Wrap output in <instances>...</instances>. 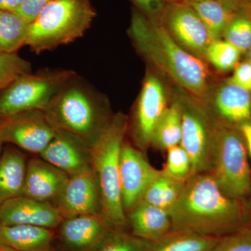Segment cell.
<instances>
[{"instance_id": "6da1fadb", "label": "cell", "mask_w": 251, "mask_h": 251, "mask_svg": "<svg viewBox=\"0 0 251 251\" xmlns=\"http://www.w3.org/2000/svg\"><path fill=\"white\" fill-rule=\"evenodd\" d=\"M172 231L221 237L251 222L245 201L229 197L210 173L191 175L169 212Z\"/></svg>"}, {"instance_id": "7a4b0ae2", "label": "cell", "mask_w": 251, "mask_h": 251, "mask_svg": "<svg viewBox=\"0 0 251 251\" xmlns=\"http://www.w3.org/2000/svg\"><path fill=\"white\" fill-rule=\"evenodd\" d=\"M128 34L145 59L196 98L206 97L209 79L206 64L180 46L163 25L134 11Z\"/></svg>"}, {"instance_id": "3957f363", "label": "cell", "mask_w": 251, "mask_h": 251, "mask_svg": "<svg viewBox=\"0 0 251 251\" xmlns=\"http://www.w3.org/2000/svg\"><path fill=\"white\" fill-rule=\"evenodd\" d=\"M44 112L56 130L90 149L113 117L106 98L77 74L64 84Z\"/></svg>"}, {"instance_id": "277c9868", "label": "cell", "mask_w": 251, "mask_h": 251, "mask_svg": "<svg viewBox=\"0 0 251 251\" xmlns=\"http://www.w3.org/2000/svg\"><path fill=\"white\" fill-rule=\"evenodd\" d=\"M128 119L122 113L112 117L107 128L90 148L91 166L98 182L103 215L116 228L127 224L120 189L122 149L128 131Z\"/></svg>"}, {"instance_id": "5b68a950", "label": "cell", "mask_w": 251, "mask_h": 251, "mask_svg": "<svg viewBox=\"0 0 251 251\" xmlns=\"http://www.w3.org/2000/svg\"><path fill=\"white\" fill-rule=\"evenodd\" d=\"M96 16L89 0H54L29 24L26 46L39 54L83 36Z\"/></svg>"}, {"instance_id": "8992f818", "label": "cell", "mask_w": 251, "mask_h": 251, "mask_svg": "<svg viewBox=\"0 0 251 251\" xmlns=\"http://www.w3.org/2000/svg\"><path fill=\"white\" fill-rule=\"evenodd\" d=\"M229 197L245 201L251 189V169L245 140L239 127L216 122L213 126L210 170Z\"/></svg>"}, {"instance_id": "52a82bcc", "label": "cell", "mask_w": 251, "mask_h": 251, "mask_svg": "<svg viewBox=\"0 0 251 251\" xmlns=\"http://www.w3.org/2000/svg\"><path fill=\"white\" fill-rule=\"evenodd\" d=\"M75 74L69 69H56L30 73L20 77L0 92V118L30 110L44 111Z\"/></svg>"}, {"instance_id": "ba28073f", "label": "cell", "mask_w": 251, "mask_h": 251, "mask_svg": "<svg viewBox=\"0 0 251 251\" xmlns=\"http://www.w3.org/2000/svg\"><path fill=\"white\" fill-rule=\"evenodd\" d=\"M56 133L57 130L42 110L20 112L0 118V139L29 152L40 154Z\"/></svg>"}, {"instance_id": "9c48e42d", "label": "cell", "mask_w": 251, "mask_h": 251, "mask_svg": "<svg viewBox=\"0 0 251 251\" xmlns=\"http://www.w3.org/2000/svg\"><path fill=\"white\" fill-rule=\"evenodd\" d=\"M182 105V126L180 145L191 163V175L210 170L212 156L213 126L202 109L188 102Z\"/></svg>"}, {"instance_id": "30bf717a", "label": "cell", "mask_w": 251, "mask_h": 251, "mask_svg": "<svg viewBox=\"0 0 251 251\" xmlns=\"http://www.w3.org/2000/svg\"><path fill=\"white\" fill-rule=\"evenodd\" d=\"M164 86L156 75L148 73L137 100L130 122V133L138 149L145 150L151 145L153 131L166 111Z\"/></svg>"}, {"instance_id": "8fae6325", "label": "cell", "mask_w": 251, "mask_h": 251, "mask_svg": "<svg viewBox=\"0 0 251 251\" xmlns=\"http://www.w3.org/2000/svg\"><path fill=\"white\" fill-rule=\"evenodd\" d=\"M163 25L180 46L199 57L204 56L211 40L209 32L191 5L173 1L165 6Z\"/></svg>"}, {"instance_id": "7c38bea8", "label": "cell", "mask_w": 251, "mask_h": 251, "mask_svg": "<svg viewBox=\"0 0 251 251\" xmlns=\"http://www.w3.org/2000/svg\"><path fill=\"white\" fill-rule=\"evenodd\" d=\"M160 172L149 163L139 149L124 143L120 156V179L126 215L141 201Z\"/></svg>"}, {"instance_id": "4fadbf2b", "label": "cell", "mask_w": 251, "mask_h": 251, "mask_svg": "<svg viewBox=\"0 0 251 251\" xmlns=\"http://www.w3.org/2000/svg\"><path fill=\"white\" fill-rule=\"evenodd\" d=\"M55 202L64 219L101 212L98 182L92 166L69 176Z\"/></svg>"}, {"instance_id": "5bb4252c", "label": "cell", "mask_w": 251, "mask_h": 251, "mask_svg": "<svg viewBox=\"0 0 251 251\" xmlns=\"http://www.w3.org/2000/svg\"><path fill=\"white\" fill-rule=\"evenodd\" d=\"M64 221L52 203L20 196L0 204V226L27 225L53 229Z\"/></svg>"}, {"instance_id": "9a60e30c", "label": "cell", "mask_w": 251, "mask_h": 251, "mask_svg": "<svg viewBox=\"0 0 251 251\" xmlns=\"http://www.w3.org/2000/svg\"><path fill=\"white\" fill-rule=\"evenodd\" d=\"M115 229L101 212L84 214L64 219L60 237L71 251H92Z\"/></svg>"}, {"instance_id": "2e32d148", "label": "cell", "mask_w": 251, "mask_h": 251, "mask_svg": "<svg viewBox=\"0 0 251 251\" xmlns=\"http://www.w3.org/2000/svg\"><path fill=\"white\" fill-rule=\"evenodd\" d=\"M69 175L42 158H31L27 164L22 196L52 203L62 193Z\"/></svg>"}, {"instance_id": "e0dca14e", "label": "cell", "mask_w": 251, "mask_h": 251, "mask_svg": "<svg viewBox=\"0 0 251 251\" xmlns=\"http://www.w3.org/2000/svg\"><path fill=\"white\" fill-rule=\"evenodd\" d=\"M39 155L69 176L91 166L90 149L60 130Z\"/></svg>"}, {"instance_id": "ac0fdd59", "label": "cell", "mask_w": 251, "mask_h": 251, "mask_svg": "<svg viewBox=\"0 0 251 251\" xmlns=\"http://www.w3.org/2000/svg\"><path fill=\"white\" fill-rule=\"evenodd\" d=\"M126 219L132 234L148 242H156L172 231L169 212L143 201L127 213Z\"/></svg>"}, {"instance_id": "d6986e66", "label": "cell", "mask_w": 251, "mask_h": 251, "mask_svg": "<svg viewBox=\"0 0 251 251\" xmlns=\"http://www.w3.org/2000/svg\"><path fill=\"white\" fill-rule=\"evenodd\" d=\"M214 104L223 123L237 127L251 123V94L248 91L227 82L218 90Z\"/></svg>"}, {"instance_id": "ffe728a7", "label": "cell", "mask_w": 251, "mask_h": 251, "mask_svg": "<svg viewBox=\"0 0 251 251\" xmlns=\"http://www.w3.org/2000/svg\"><path fill=\"white\" fill-rule=\"evenodd\" d=\"M52 229L27 225L0 226V242L16 251H51Z\"/></svg>"}, {"instance_id": "44dd1931", "label": "cell", "mask_w": 251, "mask_h": 251, "mask_svg": "<svg viewBox=\"0 0 251 251\" xmlns=\"http://www.w3.org/2000/svg\"><path fill=\"white\" fill-rule=\"evenodd\" d=\"M27 164L23 153L7 148L0 157V204L22 196Z\"/></svg>"}, {"instance_id": "7402d4cb", "label": "cell", "mask_w": 251, "mask_h": 251, "mask_svg": "<svg viewBox=\"0 0 251 251\" xmlns=\"http://www.w3.org/2000/svg\"><path fill=\"white\" fill-rule=\"evenodd\" d=\"M188 4L202 20L211 41L221 39L225 29L236 16L234 7L217 0H198Z\"/></svg>"}, {"instance_id": "603a6c76", "label": "cell", "mask_w": 251, "mask_h": 251, "mask_svg": "<svg viewBox=\"0 0 251 251\" xmlns=\"http://www.w3.org/2000/svg\"><path fill=\"white\" fill-rule=\"evenodd\" d=\"M184 182L162 171L149 186L140 201L170 212L179 199Z\"/></svg>"}, {"instance_id": "cb8c5ba5", "label": "cell", "mask_w": 251, "mask_h": 251, "mask_svg": "<svg viewBox=\"0 0 251 251\" xmlns=\"http://www.w3.org/2000/svg\"><path fill=\"white\" fill-rule=\"evenodd\" d=\"M219 238L171 231L159 240L151 243L150 251H211Z\"/></svg>"}, {"instance_id": "d4e9b609", "label": "cell", "mask_w": 251, "mask_h": 251, "mask_svg": "<svg viewBox=\"0 0 251 251\" xmlns=\"http://www.w3.org/2000/svg\"><path fill=\"white\" fill-rule=\"evenodd\" d=\"M181 126L182 105L181 101L175 102L167 108L157 123L151 145L163 150L180 145Z\"/></svg>"}, {"instance_id": "484cf974", "label": "cell", "mask_w": 251, "mask_h": 251, "mask_svg": "<svg viewBox=\"0 0 251 251\" xmlns=\"http://www.w3.org/2000/svg\"><path fill=\"white\" fill-rule=\"evenodd\" d=\"M29 24L13 11L0 9V52L15 53L26 46Z\"/></svg>"}, {"instance_id": "4316f807", "label": "cell", "mask_w": 251, "mask_h": 251, "mask_svg": "<svg viewBox=\"0 0 251 251\" xmlns=\"http://www.w3.org/2000/svg\"><path fill=\"white\" fill-rule=\"evenodd\" d=\"M241 52L232 44L225 40L211 41L206 48L204 56L216 69L227 72L239 64Z\"/></svg>"}, {"instance_id": "83f0119b", "label": "cell", "mask_w": 251, "mask_h": 251, "mask_svg": "<svg viewBox=\"0 0 251 251\" xmlns=\"http://www.w3.org/2000/svg\"><path fill=\"white\" fill-rule=\"evenodd\" d=\"M31 73L30 62L17 52H0V92L23 75Z\"/></svg>"}, {"instance_id": "f1b7e54d", "label": "cell", "mask_w": 251, "mask_h": 251, "mask_svg": "<svg viewBox=\"0 0 251 251\" xmlns=\"http://www.w3.org/2000/svg\"><path fill=\"white\" fill-rule=\"evenodd\" d=\"M151 242L115 229L92 251H150Z\"/></svg>"}, {"instance_id": "f546056e", "label": "cell", "mask_w": 251, "mask_h": 251, "mask_svg": "<svg viewBox=\"0 0 251 251\" xmlns=\"http://www.w3.org/2000/svg\"><path fill=\"white\" fill-rule=\"evenodd\" d=\"M223 36L241 53H247L251 49V18L236 15L225 29Z\"/></svg>"}, {"instance_id": "4dcf8cb0", "label": "cell", "mask_w": 251, "mask_h": 251, "mask_svg": "<svg viewBox=\"0 0 251 251\" xmlns=\"http://www.w3.org/2000/svg\"><path fill=\"white\" fill-rule=\"evenodd\" d=\"M166 151V165L163 171L175 179L186 181L191 176V163L187 152L180 145Z\"/></svg>"}, {"instance_id": "1f68e13d", "label": "cell", "mask_w": 251, "mask_h": 251, "mask_svg": "<svg viewBox=\"0 0 251 251\" xmlns=\"http://www.w3.org/2000/svg\"><path fill=\"white\" fill-rule=\"evenodd\" d=\"M211 251H251V222L220 237Z\"/></svg>"}, {"instance_id": "d6a6232c", "label": "cell", "mask_w": 251, "mask_h": 251, "mask_svg": "<svg viewBox=\"0 0 251 251\" xmlns=\"http://www.w3.org/2000/svg\"><path fill=\"white\" fill-rule=\"evenodd\" d=\"M248 91L251 94V62L239 63L234 68L233 75L227 81Z\"/></svg>"}, {"instance_id": "836d02e7", "label": "cell", "mask_w": 251, "mask_h": 251, "mask_svg": "<svg viewBox=\"0 0 251 251\" xmlns=\"http://www.w3.org/2000/svg\"><path fill=\"white\" fill-rule=\"evenodd\" d=\"M54 0H26L17 9L13 11L25 21L31 23L46 5Z\"/></svg>"}, {"instance_id": "e575fe53", "label": "cell", "mask_w": 251, "mask_h": 251, "mask_svg": "<svg viewBox=\"0 0 251 251\" xmlns=\"http://www.w3.org/2000/svg\"><path fill=\"white\" fill-rule=\"evenodd\" d=\"M140 9L151 17L162 16L165 9L163 0H133Z\"/></svg>"}, {"instance_id": "d590c367", "label": "cell", "mask_w": 251, "mask_h": 251, "mask_svg": "<svg viewBox=\"0 0 251 251\" xmlns=\"http://www.w3.org/2000/svg\"><path fill=\"white\" fill-rule=\"evenodd\" d=\"M239 128L245 140L249 156L251 158V123L244 124Z\"/></svg>"}, {"instance_id": "8d00e7d4", "label": "cell", "mask_w": 251, "mask_h": 251, "mask_svg": "<svg viewBox=\"0 0 251 251\" xmlns=\"http://www.w3.org/2000/svg\"><path fill=\"white\" fill-rule=\"evenodd\" d=\"M25 1L26 0H0V9L14 11Z\"/></svg>"}, {"instance_id": "74e56055", "label": "cell", "mask_w": 251, "mask_h": 251, "mask_svg": "<svg viewBox=\"0 0 251 251\" xmlns=\"http://www.w3.org/2000/svg\"><path fill=\"white\" fill-rule=\"evenodd\" d=\"M246 204H247V207L248 209V212H249V216L251 221V189L250 193H249V196L245 200Z\"/></svg>"}, {"instance_id": "f35d334b", "label": "cell", "mask_w": 251, "mask_h": 251, "mask_svg": "<svg viewBox=\"0 0 251 251\" xmlns=\"http://www.w3.org/2000/svg\"><path fill=\"white\" fill-rule=\"evenodd\" d=\"M220 2L224 3L225 4L229 5V6L233 7L234 4L238 1V0H217Z\"/></svg>"}, {"instance_id": "ab89813d", "label": "cell", "mask_w": 251, "mask_h": 251, "mask_svg": "<svg viewBox=\"0 0 251 251\" xmlns=\"http://www.w3.org/2000/svg\"><path fill=\"white\" fill-rule=\"evenodd\" d=\"M0 251H16L0 242Z\"/></svg>"}, {"instance_id": "60d3db41", "label": "cell", "mask_w": 251, "mask_h": 251, "mask_svg": "<svg viewBox=\"0 0 251 251\" xmlns=\"http://www.w3.org/2000/svg\"><path fill=\"white\" fill-rule=\"evenodd\" d=\"M195 1H198V0H176V1H181V2L189 3Z\"/></svg>"}, {"instance_id": "b9f144b4", "label": "cell", "mask_w": 251, "mask_h": 251, "mask_svg": "<svg viewBox=\"0 0 251 251\" xmlns=\"http://www.w3.org/2000/svg\"><path fill=\"white\" fill-rule=\"evenodd\" d=\"M247 54V57H248L247 60L250 61V62H251V49L250 50H249V51H248V52Z\"/></svg>"}, {"instance_id": "7bdbcfd3", "label": "cell", "mask_w": 251, "mask_h": 251, "mask_svg": "<svg viewBox=\"0 0 251 251\" xmlns=\"http://www.w3.org/2000/svg\"><path fill=\"white\" fill-rule=\"evenodd\" d=\"M4 144L2 140L0 139V157H1V148H2V145Z\"/></svg>"}, {"instance_id": "ee69618b", "label": "cell", "mask_w": 251, "mask_h": 251, "mask_svg": "<svg viewBox=\"0 0 251 251\" xmlns=\"http://www.w3.org/2000/svg\"><path fill=\"white\" fill-rule=\"evenodd\" d=\"M249 1H250L251 4V0H249Z\"/></svg>"}]
</instances>
